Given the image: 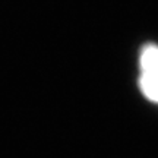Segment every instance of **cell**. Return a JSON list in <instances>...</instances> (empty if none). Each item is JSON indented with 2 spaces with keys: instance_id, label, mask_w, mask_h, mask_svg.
<instances>
[{
  "instance_id": "6da1fadb",
  "label": "cell",
  "mask_w": 158,
  "mask_h": 158,
  "mask_svg": "<svg viewBox=\"0 0 158 158\" xmlns=\"http://www.w3.org/2000/svg\"><path fill=\"white\" fill-rule=\"evenodd\" d=\"M139 88L145 98L158 104V45L149 44L139 54Z\"/></svg>"
}]
</instances>
